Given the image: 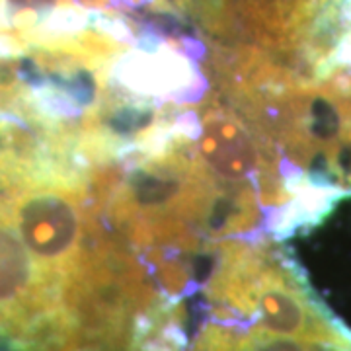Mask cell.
Instances as JSON below:
<instances>
[{"label": "cell", "instance_id": "cell-1", "mask_svg": "<svg viewBox=\"0 0 351 351\" xmlns=\"http://www.w3.org/2000/svg\"><path fill=\"white\" fill-rule=\"evenodd\" d=\"M265 25L283 47L324 63L351 47V0H262Z\"/></svg>", "mask_w": 351, "mask_h": 351}, {"label": "cell", "instance_id": "cell-2", "mask_svg": "<svg viewBox=\"0 0 351 351\" xmlns=\"http://www.w3.org/2000/svg\"><path fill=\"white\" fill-rule=\"evenodd\" d=\"M14 225L20 240L45 269H66L78 248V209L59 191L39 189L20 197L14 207Z\"/></svg>", "mask_w": 351, "mask_h": 351}, {"label": "cell", "instance_id": "cell-3", "mask_svg": "<svg viewBox=\"0 0 351 351\" xmlns=\"http://www.w3.org/2000/svg\"><path fill=\"white\" fill-rule=\"evenodd\" d=\"M260 322L287 338L320 343L336 351H351V338L334 326L291 279L271 276L258 287Z\"/></svg>", "mask_w": 351, "mask_h": 351}, {"label": "cell", "instance_id": "cell-4", "mask_svg": "<svg viewBox=\"0 0 351 351\" xmlns=\"http://www.w3.org/2000/svg\"><path fill=\"white\" fill-rule=\"evenodd\" d=\"M36 260L12 226L0 221V320L20 326L43 304Z\"/></svg>", "mask_w": 351, "mask_h": 351}, {"label": "cell", "instance_id": "cell-5", "mask_svg": "<svg viewBox=\"0 0 351 351\" xmlns=\"http://www.w3.org/2000/svg\"><path fill=\"white\" fill-rule=\"evenodd\" d=\"M201 152L217 174L234 182L248 178L258 168L254 143L228 119L215 117L205 123Z\"/></svg>", "mask_w": 351, "mask_h": 351}, {"label": "cell", "instance_id": "cell-6", "mask_svg": "<svg viewBox=\"0 0 351 351\" xmlns=\"http://www.w3.org/2000/svg\"><path fill=\"white\" fill-rule=\"evenodd\" d=\"M131 189L143 207H160L178 197L180 182L168 176L138 172L131 180Z\"/></svg>", "mask_w": 351, "mask_h": 351}, {"label": "cell", "instance_id": "cell-7", "mask_svg": "<svg viewBox=\"0 0 351 351\" xmlns=\"http://www.w3.org/2000/svg\"><path fill=\"white\" fill-rule=\"evenodd\" d=\"M149 121H151V113L129 108V110H121L115 113L110 123L119 133H133V131H138V129L149 125Z\"/></svg>", "mask_w": 351, "mask_h": 351}, {"label": "cell", "instance_id": "cell-8", "mask_svg": "<svg viewBox=\"0 0 351 351\" xmlns=\"http://www.w3.org/2000/svg\"><path fill=\"white\" fill-rule=\"evenodd\" d=\"M336 108H338L339 119H341V133H339V137L341 135L351 137V98L348 101H341L339 106L336 104Z\"/></svg>", "mask_w": 351, "mask_h": 351}]
</instances>
